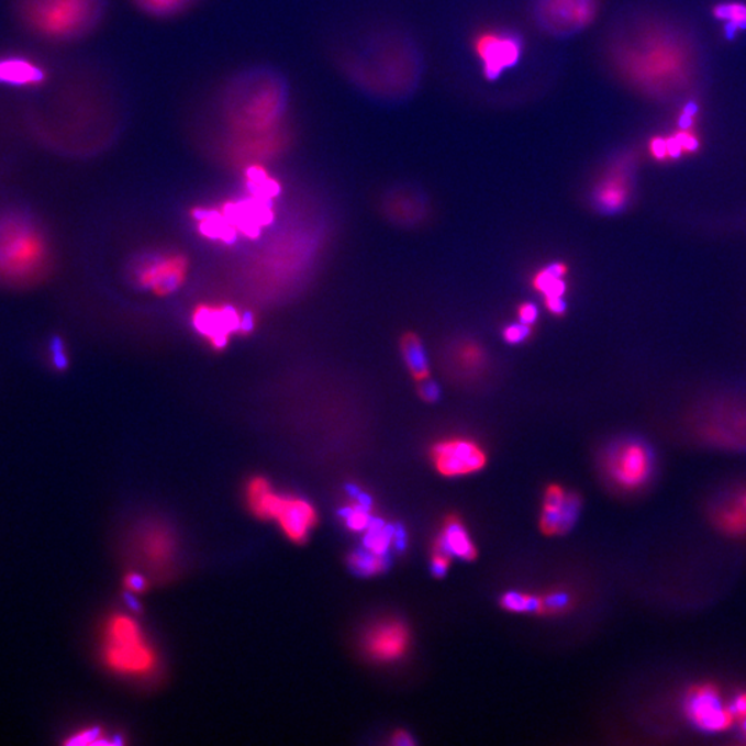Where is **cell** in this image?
I'll list each match as a JSON object with an SVG mask.
<instances>
[{
  "label": "cell",
  "instance_id": "6da1fadb",
  "mask_svg": "<svg viewBox=\"0 0 746 746\" xmlns=\"http://www.w3.org/2000/svg\"><path fill=\"white\" fill-rule=\"evenodd\" d=\"M292 89L287 75L271 64H254L231 74L214 100L209 138L235 163L276 157L286 148Z\"/></svg>",
  "mask_w": 746,
  "mask_h": 746
},
{
  "label": "cell",
  "instance_id": "7a4b0ae2",
  "mask_svg": "<svg viewBox=\"0 0 746 746\" xmlns=\"http://www.w3.org/2000/svg\"><path fill=\"white\" fill-rule=\"evenodd\" d=\"M49 241L29 213L0 212V282L30 286L49 268Z\"/></svg>",
  "mask_w": 746,
  "mask_h": 746
},
{
  "label": "cell",
  "instance_id": "3957f363",
  "mask_svg": "<svg viewBox=\"0 0 746 746\" xmlns=\"http://www.w3.org/2000/svg\"><path fill=\"white\" fill-rule=\"evenodd\" d=\"M110 0H23L26 25L49 41L74 42L99 29Z\"/></svg>",
  "mask_w": 746,
  "mask_h": 746
},
{
  "label": "cell",
  "instance_id": "277c9868",
  "mask_svg": "<svg viewBox=\"0 0 746 746\" xmlns=\"http://www.w3.org/2000/svg\"><path fill=\"white\" fill-rule=\"evenodd\" d=\"M101 657L111 672L127 679L152 678L159 668L157 649L136 616L126 613H118L107 620Z\"/></svg>",
  "mask_w": 746,
  "mask_h": 746
},
{
  "label": "cell",
  "instance_id": "5b68a950",
  "mask_svg": "<svg viewBox=\"0 0 746 746\" xmlns=\"http://www.w3.org/2000/svg\"><path fill=\"white\" fill-rule=\"evenodd\" d=\"M246 503L261 520H272L292 542H303L316 524V510L303 498L286 496L274 490L265 477H254L246 486Z\"/></svg>",
  "mask_w": 746,
  "mask_h": 746
},
{
  "label": "cell",
  "instance_id": "8992f818",
  "mask_svg": "<svg viewBox=\"0 0 746 746\" xmlns=\"http://www.w3.org/2000/svg\"><path fill=\"white\" fill-rule=\"evenodd\" d=\"M626 71L648 88H672L689 78L690 62L678 42L657 37L644 42L636 52L627 55Z\"/></svg>",
  "mask_w": 746,
  "mask_h": 746
},
{
  "label": "cell",
  "instance_id": "52a82bcc",
  "mask_svg": "<svg viewBox=\"0 0 746 746\" xmlns=\"http://www.w3.org/2000/svg\"><path fill=\"white\" fill-rule=\"evenodd\" d=\"M475 51L486 78L493 80L508 68L516 66L522 57L523 42L510 32L488 31L476 37Z\"/></svg>",
  "mask_w": 746,
  "mask_h": 746
},
{
  "label": "cell",
  "instance_id": "ba28073f",
  "mask_svg": "<svg viewBox=\"0 0 746 746\" xmlns=\"http://www.w3.org/2000/svg\"><path fill=\"white\" fill-rule=\"evenodd\" d=\"M432 459L439 474L447 477L476 474L487 464L485 449L469 438L443 439L432 448Z\"/></svg>",
  "mask_w": 746,
  "mask_h": 746
},
{
  "label": "cell",
  "instance_id": "9c48e42d",
  "mask_svg": "<svg viewBox=\"0 0 746 746\" xmlns=\"http://www.w3.org/2000/svg\"><path fill=\"white\" fill-rule=\"evenodd\" d=\"M652 454L637 442L616 445L608 456V470L611 479L630 490L647 481L652 474Z\"/></svg>",
  "mask_w": 746,
  "mask_h": 746
},
{
  "label": "cell",
  "instance_id": "30bf717a",
  "mask_svg": "<svg viewBox=\"0 0 746 746\" xmlns=\"http://www.w3.org/2000/svg\"><path fill=\"white\" fill-rule=\"evenodd\" d=\"M187 261L181 256H149L140 263L136 271L138 286L157 294H169L185 281Z\"/></svg>",
  "mask_w": 746,
  "mask_h": 746
},
{
  "label": "cell",
  "instance_id": "8fae6325",
  "mask_svg": "<svg viewBox=\"0 0 746 746\" xmlns=\"http://www.w3.org/2000/svg\"><path fill=\"white\" fill-rule=\"evenodd\" d=\"M538 15L546 30L568 34L593 20L594 3L593 0H541Z\"/></svg>",
  "mask_w": 746,
  "mask_h": 746
},
{
  "label": "cell",
  "instance_id": "7c38bea8",
  "mask_svg": "<svg viewBox=\"0 0 746 746\" xmlns=\"http://www.w3.org/2000/svg\"><path fill=\"white\" fill-rule=\"evenodd\" d=\"M686 711L691 722L705 733L723 732L732 724L728 706L712 687L692 690L686 700Z\"/></svg>",
  "mask_w": 746,
  "mask_h": 746
},
{
  "label": "cell",
  "instance_id": "4fadbf2b",
  "mask_svg": "<svg viewBox=\"0 0 746 746\" xmlns=\"http://www.w3.org/2000/svg\"><path fill=\"white\" fill-rule=\"evenodd\" d=\"M581 499L567 493L561 487L552 486L546 491L541 527L547 535L566 534L577 522Z\"/></svg>",
  "mask_w": 746,
  "mask_h": 746
},
{
  "label": "cell",
  "instance_id": "5bb4252c",
  "mask_svg": "<svg viewBox=\"0 0 746 746\" xmlns=\"http://www.w3.org/2000/svg\"><path fill=\"white\" fill-rule=\"evenodd\" d=\"M408 646L407 627L400 622H382L368 632L365 649L379 661H393L405 653Z\"/></svg>",
  "mask_w": 746,
  "mask_h": 746
},
{
  "label": "cell",
  "instance_id": "9a60e30c",
  "mask_svg": "<svg viewBox=\"0 0 746 746\" xmlns=\"http://www.w3.org/2000/svg\"><path fill=\"white\" fill-rule=\"evenodd\" d=\"M240 320L238 311L231 305H225L223 309L203 305L196 311L194 325L211 341L214 348H223L227 345L231 332L240 331Z\"/></svg>",
  "mask_w": 746,
  "mask_h": 746
},
{
  "label": "cell",
  "instance_id": "2e32d148",
  "mask_svg": "<svg viewBox=\"0 0 746 746\" xmlns=\"http://www.w3.org/2000/svg\"><path fill=\"white\" fill-rule=\"evenodd\" d=\"M46 69L31 58L0 57V85L10 88H36L46 82Z\"/></svg>",
  "mask_w": 746,
  "mask_h": 746
},
{
  "label": "cell",
  "instance_id": "e0dca14e",
  "mask_svg": "<svg viewBox=\"0 0 746 746\" xmlns=\"http://www.w3.org/2000/svg\"><path fill=\"white\" fill-rule=\"evenodd\" d=\"M631 196L630 179L622 166L611 170L594 190V203L605 213H616L624 209Z\"/></svg>",
  "mask_w": 746,
  "mask_h": 746
},
{
  "label": "cell",
  "instance_id": "ac0fdd59",
  "mask_svg": "<svg viewBox=\"0 0 746 746\" xmlns=\"http://www.w3.org/2000/svg\"><path fill=\"white\" fill-rule=\"evenodd\" d=\"M138 547L149 565L164 567L175 557L176 542L168 528L149 525L140 534Z\"/></svg>",
  "mask_w": 746,
  "mask_h": 746
},
{
  "label": "cell",
  "instance_id": "d6986e66",
  "mask_svg": "<svg viewBox=\"0 0 746 746\" xmlns=\"http://www.w3.org/2000/svg\"><path fill=\"white\" fill-rule=\"evenodd\" d=\"M436 549L447 553L449 557H459L464 560H474L477 555L468 531L456 519H449L448 523L445 524L443 534L437 541Z\"/></svg>",
  "mask_w": 746,
  "mask_h": 746
},
{
  "label": "cell",
  "instance_id": "ffe728a7",
  "mask_svg": "<svg viewBox=\"0 0 746 746\" xmlns=\"http://www.w3.org/2000/svg\"><path fill=\"white\" fill-rule=\"evenodd\" d=\"M401 353L411 377L416 382L431 378V365H428L426 348L421 337L415 334H405L401 337Z\"/></svg>",
  "mask_w": 746,
  "mask_h": 746
},
{
  "label": "cell",
  "instance_id": "44dd1931",
  "mask_svg": "<svg viewBox=\"0 0 746 746\" xmlns=\"http://www.w3.org/2000/svg\"><path fill=\"white\" fill-rule=\"evenodd\" d=\"M567 272L568 267L565 263H552V265L542 268V270L535 274L533 287L535 291L544 294L545 298L563 297L567 291L565 279Z\"/></svg>",
  "mask_w": 746,
  "mask_h": 746
},
{
  "label": "cell",
  "instance_id": "7402d4cb",
  "mask_svg": "<svg viewBox=\"0 0 746 746\" xmlns=\"http://www.w3.org/2000/svg\"><path fill=\"white\" fill-rule=\"evenodd\" d=\"M131 2L140 13L149 19L170 20L194 7L197 0H131Z\"/></svg>",
  "mask_w": 746,
  "mask_h": 746
},
{
  "label": "cell",
  "instance_id": "603a6c76",
  "mask_svg": "<svg viewBox=\"0 0 746 746\" xmlns=\"http://www.w3.org/2000/svg\"><path fill=\"white\" fill-rule=\"evenodd\" d=\"M454 361L461 374L474 377V375L480 374L485 369L487 356L479 343L464 341L455 347Z\"/></svg>",
  "mask_w": 746,
  "mask_h": 746
},
{
  "label": "cell",
  "instance_id": "cb8c5ba5",
  "mask_svg": "<svg viewBox=\"0 0 746 746\" xmlns=\"http://www.w3.org/2000/svg\"><path fill=\"white\" fill-rule=\"evenodd\" d=\"M396 525L385 524L374 519L364 536V547L377 555L388 556L394 542Z\"/></svg>",
  "mask_w": 746,
  "mask_h": 746
},
{
  "label": "cell",
  "instance_id": "d4e9b609",
  "mask_svg": "<svg viewBox=\"0 0 746 746\" xmlns=\"http://www.w3.org/2000/svg\"><path fill=\"white\" fill-rule=\"evenodd\" d=\"M348 566L361 577H374L388 570L390 567V555L382 556L368 549L356 550L348 557Z\"/></svg>",
  "mask_w": 746,
  "mask_h": 746
},
{
  "label": "cell",
  "instance_id": "484cf974",
  "mask_svg": "<svg viewBox=\"0 0 746 746\" xmlns=\"http://www.w3.org/2000/svg\"><path fill=\"white\" fill-rule=\"evenodd\" d=\"M717 20L726 21L727 29L737 31L746 29V4L724 3L713 10Z\"/></svg>",
  "mask_w": 746,
  "mask_h": 746
},
{
  "label": "cell",
  "instance_id": "4316f807",
  "mask_svg": "<svg viewBox=\"0 0 746 746\" xmlns=\"http://www.w3.org/2000/svg\"><path fill=\"white\" fill-rule=\"evenodd\" d=\"M502 604L504 609L513 613H539L542 611V599L519 592L504 594Z\"/></svg>",
  "mask_w": 746,
  "mask_h": 746
},
{
  "label": "cell",
  "instance_id": "83f0119b",
  "mask_svg": "<svg viewBox=\"0 0 746 746\" xmlns=\"http://www.w3.org/2000/svg\"><path fill=\"white\" fill-rule=\"evenodd\" d=\"M49 359L53 369L58 370V372H64L69 367V357L67 353L66 343L62 336H53L49 341Z\"/></svg>",
  "mask_w": 746,
  "mask_h": 746
},
{
  "label": "cell",
  "instance_id": "f1b7e54d",
  "mask_svg": "<svg viewBox=\"0 0 746 746\" xmlns=\"http://www.w3.org/2000/svg\"><path fill=\"white\" fill-rule=\"evenodd\" d=\"M533 334V325L523 324H510L503 330V339L510 343V345H519V343L528 339Z\"/></svg>",
  "mask_w": 746,
  "mask_h": 746
},
{
  "label": "cell",
  "instance_id": "f546056e",
  "mask_svg": "<svg viewBox=\"0 0 746 746\" xmlns=\"http://www.w3.org/2000/svg\"><path fill=\"white\" fill-rule=\"evenodd\" d=\"M103 733L99 728H85L75 733L66 741L67 745H98L103 744Z\"/></svg>",
  "mask_w": 746,
  "mask_h": 746
},
{
  "label": "cell",
  "instance_id": "4dcf8cb0",
  "mask_svg": "<svg viewBox=\"0 0 746 746\" xmlns=\"http://www.w3.org/2000/svg\"><path fill=\"white\" fill-rule=\"evenodd\" d=\"M673 138L678 142L683 154L695 153L700 147L697 134L691 131V127H681L678 133L673 134Z\"/></svg>",
  "mask_w": 746,
  "mask_h": 746
},
{
  "label": "cell",
  "instance_id": "1f68e13d",
  "mask_svg": "<svg viewBox=\"0 0 746 746\" xmlns=\"http://www.w3.org/2000/svg\"><path fill=\"white\" fill-rule=\"evenodd\" d=\"M568 604H570V595L567 593H552L542 600V611L546 610L549 613H557V611L565 610Z\"/></svg>",
  "mask_w": 746,
  "mask_h": 746
},
{
  "label": "cell",
  "instance_id": "d6a6232c",
  "mask_svg": "<svg viewBox=\"0 0 746 746\" xmlns=\"http://www.w3.org/2000/svg\"><path fill=\"white\" fill-rule=\"evenodd\" d=\"M419 383L421 385H419L417 391L423 401L436 402L439 400V397H442V390H439V386L434 382V380L427 378Z\"/></svg>",
  "mask_w": 746,
  "mask_h": 746
},
{
  "label": "cell",
  "instance_id": "836d02e7",
  "mask_svg": "<svg viewBox=\"0 0 746 746\" xmlns=\"http://www.w3.org/2000/svg\"><path fill=\"white\" fill-rule=\"evenodd\" d=\"M449 556L447 553L436 549L432 560V572L434 577L442 578L447 574L449 566Z\"/></svg>",
  "mask_w": 746,
  "mask_h": 746
},
{
  "label": "cell",
  "instance_id": "e575fe53",
  "mask_svg": "<svg viewBox=\"0 0 746 746\" xmlns=\"http://www.w3.org/2000/svg\"><path fill=\"white\" fill-rule=\"evenodd\" d=\"M125 588L132 593H142L147 589V579L138 572L127 574L125 578Z\"/></svg>",
  "mask_w": 746,
  "mask_h": 746
},
{
  "label": "cell",
  "instance_id": "d590c367",
  "mask_svg": "<svg viewBox=\"0 0 746 746\" xmlns=\"http://www.w3.org/2000/svg\"><path fill=\"white\" fill-rule=\"evenodd\" d=\"M649 153H652L653 157L658 160L669 158L668 138L654 137L652 143H649Z\"/></svg>",
  "mask_w": 746,
  "mask_h": 746
},
{
  "label": "cell",
  "instance_id": "8d00e7d4",
  "mask_svg": "<svg viewBox=\"0 0 746 746\" xmlns=\"http://www.w3.org/2000/svg\"><path fill=\"white\" fill-rule=\"evenodd\" d=\"M519 320L523 324L534 325L538 320V309L533 303H524L519 308Z\"/></svg>",
  "mask_w": 746,
  "mask_h": 746
},
{
  "label": "cell",
  "instance_id": "74e56055",
  "mask_svg": "<svg viewBox=\"0 0 746 746\" xmlns=\"http://www.w3.org/2000/svg\"><path fill=\"white\" fill-rule=\"evenodd\" d=\"M545 304L552 314L561 315L566 313L567 304L563 297L545 298Z\"/></svg>",
  "mask_w": 746,
  "mask_h": 746
},
{
  "label": "cell",
  "instance_id": "f35d334b",
  "mask_svg": "<svg viewBox=\"0 0 746 746\" xmlns=\"http://www.w3.org/2000/svg\"><path fill=\"white\" fill-rule=\"evenodd\" d=\"M730 715L744 717L746 716V695H741L737 700L733 701L732 705H728Z\"/></svg>",
  "mask_w": 746,
  "mask_h": 746
},
{
  "label": "cell",
  "instance_id": "ab89813d",
  "mask_svg": "<svg viewBox=\"0 0 746 746\" xmlns=\"http://www.w3.org/2000/svg\"><path fill=\"white\" fill-rule=\"evenodd\" d=\"M393 546L396 550L402 552L407 546V534L404 527L401 525H396L394 542Z\"/></svg>",
  "mask_w": 746,
  "mask_h": 746
},
{
  "label": "cell",
  "instance_id": "60d3db41",
  "mask_svg": "<svg viewBox=\"0 0 746 746\" xmlns=\"http://www.w3.org/2000/svg\"><path fill=\"white\" fill-rule=\"evenodd\" d=\"M255 329V319L252 313H245L241 315L240 320V331L243 332V334H249V332L254 331Z\"/></svg>",
  "mask_w": 746,
  "mask_h": 746
},
{
  "label": "cell",
  "instance_id": "b9f144b4",
  "mask_svg": "<svg viewBox=\"0 0 746 746\" xmlns=\"http://www.w3.org/2000/svg\"><path fill=\"white\" fill-rule=\"evenodd\" d=\"M415 741L412 739L411 735L404 732L397 733L394 735L393 744L400 746L413 745Z\"/></svg>",
  "mask_w": 746,
  "mask_h": 746
},
{
  "label": "cell",
  "instance_id": "7bdbcfd3",
  "mask_svg": "<svg viewBox=\"0 0 746 746\" xmlns=\"http://www.w3.org/2000/svg\"><path fill=\"white\" fill-rule=\"evenodd\" d=\"M741 727H743L744 733L746 734V716L743 717V723H741Z\"/></svg>",
  "mask_w": 746,
  "mask_h": 746
}]
</instances>
